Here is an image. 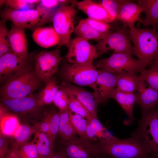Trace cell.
I'll list each match as a JSON object with an SVG mask.
<instances>
[{
	"label": "cell",
	"mask_w": 158,
	"mask_h": 158,
	"mask_svg": "<svg viewBox=\"0 0 158 158\" xmlns=\"http://www.w3.org/2000/svg\"><path fill=\"white\" fill-rule=\"evenodd\" d=\"M61 52L57 48L52 51L43 50L33 56L32 60L35 73L42 83L46 84L57 72L63 59Z\"/></svg>",
	"instance_id": "10"
},
{
	"label": "cell",
	"mask_w": 158,
	"mask_h": 158,
	"mask_svg": "<svg viewBox=\"0 0 158 158\" xmlns=\"http://www.w3.org/2000/svg\"><path fill=\"white\" fill-rule=\"evenodd\" d=\"M19 151L21 158H40L34 140L23 145Z\"/></svg>",
	"instance_id": "39"
},
{
	"label": "cell",
	"mask_w": 158,
	"mask_h": 158,
	"mask_svg": "<svg viewBox=\"0 0 158 158\" xmlns=\"http://www.w3.org/2000/svg\"><path fill=\"white\" fill-rule=\"evenodd\" d=\"M70 95L63 85L60 86L54 99L53 103L59 110L68 109Z\"/></svg>",
	"instance_id": "36"
},
{
	"label": "cell",
	"mask_w": 158,
	"mask_h": 158,
	"mask_svg": "<svg viewBox=\"0 0 158 158\" xmlns=\"http://www.w3.org/2000/svg\"><path fill=\"white\" fill-rule=\"evenodd\" d=\"M38 5L46 11L54 13L60 4L58 0H41Z\"/></svg>",
	"instance_id": "43"
},
{
	"label": "cell",
	"mask_w": 158,
	"mask_h": 158,
	"mask_svg": "<svg viewBox=\"0 0 158 158\" xmlns=\"http://www.w3.org/2000/svg\"><path fill=\"white\" fill-rule=\"evenodd\" d=\"M95 66L98 70L117 74L124 72L136 73L147 66L131 55L118 53H113L108 57L99 60Z\"/></svg>",
	"instance_id": "8"
},
{
	"label": "cell",
	"mask_w": 158,
	"mask_h": 158,
	"mask_svg": "<svg viewBox=\"0 0 158 158\" xmlns=\"http://www.w3.org/2000/svg\"><path fill=\"white\" fill-rule=\"evenodd\" d=\"M4 158H21L19 150L11 146L8 149Z\"/></svg>",
	"instance_id": "45"
},
{
	"label": "cell",
	"mask_w": 158,
	"mask_h": 158,
	"mask_svg": "<svg viewBox=\"0 0 158 158\" xmlns=\"http://www.w3.org/2000/svg\"><path fill=\"white\" fill-rule=\"evenodd\" d=\"M6 21L1 19L0 21V56L12 52L8 40L9 31L7 28Z\"/></svg>",
	"instance_id": "35"
},
{
	"label": "cell",
	"mask_w": 158,
	"mask_h": 158,
	"mask_svg": "<svg viewBox=\"0 0 158 158\" xmlns=\"http://www.w3.org/2000/svg\"><path fill=\"white\" fill-rule=\"evenodd\" d=\"M68 92L70 95L68 110L73 113L82 116L88 121L90 120L93 117L91 113L72 94Z\"/></svg>",
	"instance_id": "34"
},
{
	"label": "cell",
	"mask_w": 158,
	"mask_h": 158,
	"mask_svg": "<svg viewBox=\"0 0 158 158\" xmlns=\"http://www.w3.org/2000/svg\"><path fill=\"white\" fill-rule=\"evenodd\" d=\"M66 58L68 63L73 64L88 65L92 64L98 54L95 46L80 37L70 41L66 46Z\"/></svg>",
	"instance_id": "11"
},
{
	"label": "cell",
	"mask_w": 158,
	"mask_h": 158,
	"mask_svg": "<svg viewBox=\"0 0 158 158\" xmlns=\"http://www.w3.org/2000/svg\"><path fill=\"white\" fill-rule=\"evenodd\" d=\"M60 122L58 134L63 142L76 136V133L71 121L68 109L59 110Z\"/></svg>",
	"instance_id": "29"
},
{
	"label": "cell",
	"mask_w": 158,
	"mask_h": 158,
	"mask_svg": "<svg viewBox=\"0 0 158 158\" xmlns=\"http://www.w3.org/2000/svg\"><path fill=\"white\" fill-rule=\"evenodd\" d=\"M62 85L85 107L94 118H97V107L100 102L97 93L89 92L64 81Z\"/></svg>",
	"instance_id": "15"
},
{
	"label": "cell",
	"mask_w": 158,
	"mask_h": 158,
	"mask_svg": "<svg viewBox=\"0 0 158 158\" xmlns=\"http://www.w3.org/2000/svg\"><path fill=\"white\" fill-rule=\"evenodd\" d=\"M143 12V8L139 4L126 0L121 6L116 19L122 23L123 27L130 28L134 27L137 21L142 23L140 16Z\"/></svg>",
	"instance_id": "20"
},
{
	"label": "cell",
	"mask_w": 158,
	"mask_h": 158,
	"mask_svg": "<svg viewBox=\"0 0 158 158\" xmlns=\"http://www.w3.org/2000/svg\"><path fill=\"white\" fill-rule=\"evenodd\" d=\"M38 125L20 124L13 137L11 146L19 150L23 145L29 142L32 135L38 130Z\"/></svg>",
	"instance_id": "28"
},
{
	"label": "cell",
	"mask_w": 158,
	"mask_h": 158,
	"mask_svg": "<svg viewBox=\"0 0 158 158\" xmlns=\"http://www.w3.org/2000/svg\"><path fill=\"white\" fill-rule=\"evenodd\" d=\"M150 67L152 66L158 67V56L152 60L148 65Z\"/></svg>",
	"instance_id": "47"
},
{
	"label": "cell",
	"mask_w": 158,
	"mask_h": 158,
	"mask_svg": "<svg viewBox=\"0 0 158 158\" xmlns=\"http://www.w3.org/2000/svg\"><path fill=\"white\" fill-rule=\"evenodd\" d=\"M141 119L132 136L138 139L155 158L158 157V110L142 111Z\"/></svg>",
	"instance_id": "5"
},
{
	"label": "cell",
	"mask_w": 158,
	"mask_h": 158,
	"mask_svg": "<svg viewBox=\"0 0 158 158\" xmlns=\"http://www.w3.org/2000/svg\"><path fill=\"white\" fill-rule=\"evenodd\" d=\"M101 71L93 64L81 65L68 63L62 67L61 75L64 81L80 86L89 87L96 93L95 83Z\"/></svg>",
	"instance_id": "9"
},
{
	"label": "cell",
	"mask_w": 158,
	"mask_h": 158,
	"mask_svg": "<svg viewBox=\"0 0 158 158\" xmlns=\"http://www.w3.org/2000/svg\"><path fill=\"white\" fill-rule=\"evenodd\" d=\"M32 63L4 83L0 89L1 100L23 98L33 94L42 83Z\"/></svg>",
	"instance_id": "2"
},
{
	"label": "cell",
	"mask_w": 158,
	"mask_h": 158,
	"mask_svg": "<svg viewBox=\"0 0 158 158\" xmlns=\"http://www.w3.org/2000/svg\"></svg>",
	"instance_id": "50"
},
{
	"label": "cell",
	"mask_w": 158,
	"mask_h": 158,
	"mask_svg": "<svg viewBox=\"0 0 158 158\" xmlns=\"http://www.w3.org/2000/svg\"><path fill=\"white\" fill-rule=\"evenodd\" d=\"M32 37L37 44L45 48L58 45L60 41L59 35L52 27H39L34 30Z\"/></svg>",
	"instance_id": "22"
},
{
	"label": "cell",
	"mask_w": 158,
	"mask_h": 158,
	"mask_svg": "<svg viewBox=\"0 0 158 158\" xmlns=\"http://www.w3.org/2000/svg\"><path fill=\"white\" fill-rule=\"evenodd\" d=\"M34 141L40 158H50L54 152V142L47 134L38 129L35 133Z\"/></svg>",
	"instance_id": "27"
},
{
	"label": "cell",
	"mask_w": 158,
	"mask_h": 158,
	"mask_svg": "<svg viewBox=\"0 0 158 158\" xmlns=\"http://www.w3.org/2000/svg\"><path fill=\"white\" fill-rule=\"evenodd\" d=\"M8 40L12 52L24 60L29 59L25 29L13 25L9 31Z\"/></svg>",
	"instance_id": "16"
},
{
	"label": "cell",
	"mask_w": 158,
	"mask_h": 158,
	"mask_svg": "<svg viewBox=\"0 0 158 158\" xmlns=\"http://www.w3.org/2000/svg\"><path fill=\"white\" fill-rule=\"evenodd\" d=\"M56 78L52 77L37 95L38 102L42 107L53 103L54 96L60 86L57 85Z\"/></svg>",
	"instance_id": "31"
},
{
	"label": "cell",
	"mask_w": 158,
	"mask_h": 158,
	"mask_svg": "<svg viewBox=\"0 0 158 158\" xmlns=\"http://www.w3.org/2000/svg\"><path fill=\"white\" fill-rule=\"evenodd\" d=\"M97 155L111 158H150L151 155L135 138H118L98 141L93 144Z\"/></svg>",
	"instance_id": "1"
},
{
	"label": "cell",
	"mask_w": 158,
	"mask_h": 158,
	"mask_svg": "<svg viewBox=\"0 0 158 158\" xmlns=\"http://www.w3.org/2000/svg\"><path fill=\"white\" fill-rule=\"evenodd\" d=\"M50 158H68L63 151L54 152Z\"/></svg>",
	"instance_id": "46"
},
{
	"label": "cell",
	"mask_w": 158,
	"mask_h": 158,
	"mask_svg": "<svg viewBox=\"0 0 158 158\" xmlns=\"http://www.w3.org/2000/svg\"><path fill=\"white\" fill-rule=\"evenodd\" d=\"M94 46L97 50L102 53L113 50L114 53L135 55L129 31L123 27L114 32H111Z\"/></svg>",
	"instance_id": "12"
},
{
	"label": "cell",
	"mask_w": 158,
	"mask_h": 158,
	"mask_svg": "<svg viewBox=\"0 0 158 158\" xmlns=\"http://www.w3.org/2000/svg\"><path fill=\"white\" fill-rule=\"evenodd\" d=\"M79 9L85 13L90 18L101 20L107 23L114 20L100 3H98L91 0H85L78 1H72Z\"/></svg>",
	"instance_id": "19"
},
{
	"label": "cell",
	"mask_w": 158,
	"mask_h": 158,
	"mask_svg": "<svg viewBox=\"0 0 158 158\" xmlns=\"http://www.w3.org/2000/svg\"><path fill=\"white\" fill-rule=\"evenodd\" d=\"M84 19L89 25L99 32L106 33L109 31L111 27L107 23L89 18Z\"/></svg>",
	"instance_id": "41"
},
{
	"label": "cell",
	"mask_w": 158,
	"mask_h": 158,
	"mask_svg": "<svg viewBox=\"0 0 158 158\" xmlns=\"http://www.w3.org/2000/svg\"><path fill=\"white\" fill-rule=\"evenodd\" d=\"M139 78L149 86L158 90V67L152 66L140 72Z\"/></svg>",
	"instance_id": "33"
},
{
	"label": "cell",
	"mask_w": 158,
	"mask_h": 158,
	"mask_svg": "<svg viewBox=\"0 0 158 158\" xmlns=\"http://www.w3.org/2000/svg\"><path fill=\"white\" fill-rule=\"evenodd\" d=\"M51 117L48 135L54 143L57 134L58 133L60 122V116L58 111L50 110Z\"/></svg>",
	"instance_id": "40"
},
{
	"label": "cell",
	"mask_w": 158,
	"mask_h": 158,
	"mask_svg": "<svg viewBox=\"0 0 158 158\" xmlns=\"http://www.w3.org/2000/svg\"><path fill=\"white\" fill-rule=\"evenodd\" d=\"M126 0H102L100 4L114 20L116 19L120 9Z\"/></svg>",
	"instance_id": "37"
},
{
	"label": "cell",
	"mask_w": 158,
	"mask_h": 158,
	"mask_svg": "<svg viewBox=\"0 0 158 158\" xmlns=\"http://www.w3.org/2000/svg\"><path fill=\"white\" fill-rule=\"evenodd\" d=\"M101 71L95 86L100 103H103L111 98V94L116 88L118 74Z\"/></svg>",
	"instance_id": "17"
},
{
	"label": "cell",
	"mask_w": 158,
	"mask_h": 158,
	"mask_svg": "<svg viewBox=\"0 0 158 158\" xmlns=\"http://www.w3.org/2000/svg\"><path fill=\"white\" fill-rule=\"evenodd\" d=\"M130 37L135 55L147 66L158 56V31L156 28H130Z\"/></svg>",
	"instance_id": "3"
},
{
	"label": "cell",
	"mask_w": 158,
	"mask_h": 158,
	"mask_svg": "<svg viewBox=\"0 0 158 158\" xmlns=\"http://www.w3.org/2000/svg\"><path fill=\"white\" fill-rule=\"evenodd\" d=\"M98 158H111L107 156L98 155Z\"/></svg>",
	"instance_id": "48"
},
{
	"label": "cell",
	"mask_w": 158,
	"mask_h": 158,
	"mask_svg": "<svg viewBox=\"0 0 158 158\" xmlns=\"http://www.w3.org/2000/svg\"><path fill=\"white\" fill-rule=\"evenodd\" d=\"M111 32L109 31L106 33L99 32L89 25L83 19L81 20L75 27L73 33L88 40H102Z\"/></svg>",
	"instance_id": "30"
},
{
	"label": "cell",
	"mask_w": 158,
	"mask_h": 158,
	"mask_svg": "<svg viewBox=\"0 0 158 158\" xmlns=\"http://www.w3.org/2000/svg\"><path fill=\"white\" fill-rule=\"evenodd\" d=\"M87 121L86 133L89 141H98L117 138L103 126L98 118L93 117L90 121Z\"/></svg>",
	"instance_id": "23"
},
{
	"label": "cell",
	"mask_w": 158,
	"mask_h": 158,
	"mask_svg": "<svg viewBox=\"0 0 158 158\" xmlns=\"http://www.w3.org/2000/svg\"><path fill=\"white\" fill-rule=\"evenodd\" d=\"M71 1L70 5H60L51 18L53 28L60 38V42L56 48L58 49L63 45L66 46L70 42L75 28L74 20L77 11Z\"/></svg>",
	"instance_id": "7"
},
{
	"label": "cell",
	"mask_w": 158,
	"mask_h": 158,
	"mask_svg": "<svg viewBox=\"0 0 158 158\" xmlns=\"http://www.w3.org/2000/svg\"><path fill=\"white\" fill-rule=\"evenodd\" d=\"M140 78L135 73L123 72L118 74L116 89L128 93H136L138 89Z\"/></svg>",
	"instance_id": "25"
},
{
	"label": "cell",
	"mask_w": 158,
	"mask_h": 158,
	"mask_svg": "<svg viewBox=\"0 0 158 158\" xmlns=\"http://www.w3.org/2000/svg\"><path fill=\"white\" fill-rule=\"evenodd\" d=\"M111 98L118 103L127 114L128 118L124 121L123 124L127 126L132 124L135 120L133 107L137 99L135 93L123 92L115 88L111 95Z\"/></svg>",
	"instance_id": "21"
},
{
	"label": "cell",
	"mask_w": 158,
	"mask_h": 158,
	"mask_svg": "<svg viewBox=\"0 0 158 158\" xmlns=\"http://www.w3.org/2000/svg\"><path fill=\"white\" fill-rule=\"evenodd\" d=\"M138 4L143 9L145 14L142 23L144 27L151 26L156 28L158 25V0H138Z\"/></svg>",
	"instance_id": "26"
},
{
	"label": "cell",
	"mask_w": 158,
	"mask_h": 158,
	"mask_svg": "<svg viewBox=\"0 0 158 158\" xmlns=\"http://www.w3.org/2000/svg\"><path fill=\"white\" fill-rule=\"evenodd\" d=\"M1 105L16 116L20 124H38L43 112V107L38 102L37 95L33 94L18 99L1 100Z\"/></svg>",
	"instance_id": "4"
},
{
	"label": "cell",
	"mask_w": 158,
	"mask_h": 158,
	"mask_svg": "<svg viewBox=\"0 0 158 158\" xmlns=\"http://www.w3.org/2000/svg\"><path fill=\"white\" fill-rule=\"evenodd\" d=\"M5 0H0V5H1L3 4H4Z\"/></svg>",
	"instance_id": "49"
},
{
	"label": "cell",
	"mask_w": 158,
	"mask_h": 158,
	"mask_svg": "<svg viewBox=\"0 0 158 158\" xmlns=\"http://www.w3.org/2000/svg\"><path fill=\"white\" fill-rule=\"evenodd\" d=\"M0 133L8 137L14 136L20 125L17 117L0 105Z\"/></svg>",
	"instance_id": "24"
},
{
	"label": "cell",
	"mask_w": 158,
	"mask_h": 158,
	"mask_svg": "<svg viewBox=\"0 0 158 158\" xmlns=\"http://www.w3.org/2000/svg\"></svg>",
	"instance_id": "52"
},
{
	"label": "cell",
	"mask_w": 158,
	"mask_h": 158,
	"mask_svg": "<svg viewBox=\"0 0 158 158\" xmlns=\"http://www.w3.org/2000/svg\"><path fill=\"white\" fill-rule=\"evenodd\" d=\"M50 110L44 111L42 118L38 125V129L48 135L50 119Z\"/></svg>",
	"instance_id": "42"
},
{
	"label": "cell",
	"mask_w": 158,
	"mask_h": 158,
	"mask_svg": "<svg viewBox=\"0 0 158 158\" xmlns=\"http://www.w3.org/2000/svg\"></svg>",
	"instance_id": "51"
},
{
	"label": "cell",
	"mask_w": 158,
	"mask_h": 158,
	"mask_svg": "<svg viewBox=\"0 0 158 158\" xmlns=\"http://www.w3.org/2000/svg\"><path fill=\"white\" fill-rule=\"evenodd\" d=\"M140 79L138 90L135 93L136 103L140 106L142 111L154 108L158 105V90Z\"/></svg>",
	"instance_id": "18"
},
{
	"label": "cell",
	"mask_w": 158,
	"mask_h": 158,
	"mask_svg": "<svg viewBox=\"0 0 158 158\" xmlns=\"http://www.w3.org/2000/svg\"><path fill=\"white\" fill-rule=\"evenodd\" d=\"M63 150L68 158H98L93 144L76 135L63 142Z\"/></svg>",
	"instance_id": "14"
},
{
	"label": "cell",
	"mask_w": 158,
	"mask_h": 158,
	"mask_svg": "<svg viewBox=\"0 0 158 158\" xmlns=\"http://www.w3.org/2000/svg\"><path fill=\"white\" fill-rule=\"evenodd\" d=\"M30 58L25 60L11 52L0 56V79L5 83L32 63Z\"/></svg>",
	"instance_id": "13"
},
{
	"label": "cell",
	"mask_w": 158,
	"mask_h": 158,
	"mask_svg": "<svg viewBox=\"0 0 158 158\" xmlns=\"http://www.w3.org/2000/svg\"><path fill=\"white\" fill-rule=\"evenodd\" d=\"M53 15L42 11L37 7L32 9L16 10L7 6L0 13L1 19L10 20L15 25L24 29L35 30L51 21Z\"/></svg>",
	"instance_id": "6"
},
{
	"label": "cell",
	"mask_w": 158,
	"mask_h": 158,
	"mask_svg": "<svg viewBox=\"0 0 158 158\" xmlns=\"http://www.w3.org/2000/svg\"><path fill=\"white\" fill-rule=\"evenodd\" d=\"M38 0H6L4 4L8 7L16 10L32 9L35 4H39Z\"/></svg>",
	"instance_id": "38"
},
{
	"label": "cell",
	"mask_w": 158,
	"mask_h": 158,
	"mask_svg": "<svg viewBox=\"0 0 158 158\" xmlns=\"http://www.w3.org/2000/svg\"><path fill=\"white\" fill-rule=\"evenodd\" d=\"M8 136L0 133V158H4L8 151L9 143Z\"/></svg>",
	"instance_id": "44"
},
{
	"label": "cell",
	"mask_w": 158,
	"mask_h": 158,
	"mask_svg": "<svg viewBox=\"0 0 158 158\" xmlns=\"http://www.w3.org/2000/svg\"><path fill=\"white\" fill-rule=\"evenodd\" d=\"M70 118L76 134L79 137L89 141L86 133L87 120L82 116L73 113L68 109Z\"/></svg>",
	"instance_id": "32"
}]
</instances>
